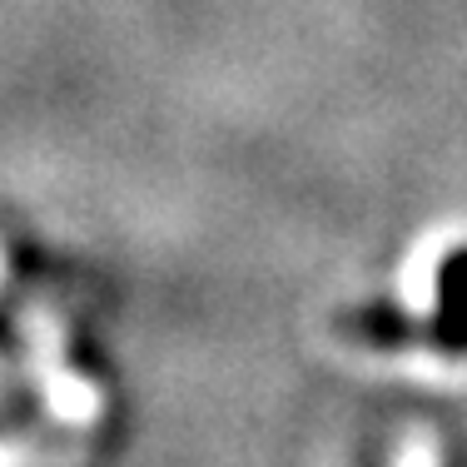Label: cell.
Instances as JSON below:
<instances>
[{"mask_svg":"<svg viewBox=\"0 0 467 467\" xmlns=\"http://www.w3.org/2000/svg\"><path fill=\"white\" fill-rule=\"evenodd\" d=\"M388 467H448V452H442V432L432 428V422H403V432H398L393 442V462Z\"/></svg>","mask_w":467,"mask_h":467,"instance_id":"obj_1","label":"cell"},{"mask_svg":"<svg viewBox=\"0 0 467 467\" xmlns=\"http://www.w3.org/2000/svg\"><path fill=\"white\" fill-rule=\"evenodd\" d=\"M448 244L432 239L428 244V259H422V269H408V284H403V304L413 308L418 318H428L432 308H438V259Z\"/></svg>","mask_w":467,"mask_h":467,"instance_id":"obj_2","label":"cell"}]
</instances>
